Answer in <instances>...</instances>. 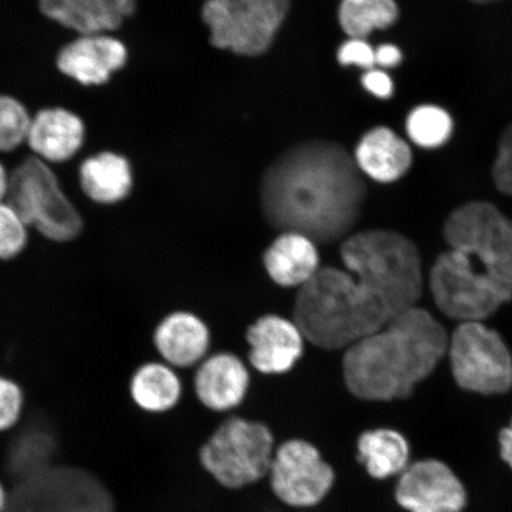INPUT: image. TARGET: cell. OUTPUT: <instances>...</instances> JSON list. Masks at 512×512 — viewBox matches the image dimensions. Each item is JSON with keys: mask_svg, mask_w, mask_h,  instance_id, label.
Returning <instances> with one entry per match:
<instances>
[{"mask_svg": "<svg viewBox=\"0 0 512 512\" xmlns=\"http://www.w3.org/2000/svg\"><path fill=\"white\" fill-rule=\"evenodd\" d=\"M366 184L342 145L313 140L281 153L261 183V203L273 226L317 241L343 238L361 214Z\"/></svg>", "mask_w": 512, "mask_h": 512, "instance_id": "6da1fadb", "label": "cell"}, {"mask_svg": "<svg viewBox=\"0 0 512 512\" xmlns=\"http://www.w3.org/2000/svg\"><path fill=\"white\" fill-rule=\"evenodd\" d=\"M450 251L431 272L435 303L448 317L478 322L512 298V222L488 202L454 210L445 224Z\"/></svg>", "mask_w": 512, "mask_h": 512, "instance_id": "7a4b0ae2", "label": "cell"}, {"mask_svg": "<svg viewBox=\"0 0 512 512\" xmlns=\"http://www.w3.org/2000/svg\"><path fill=\"white\" fill-rule=\"evenodd\" d=\"M446 349L447 337L437 320L412 307L345 350V386L361 400L407 398L437 367Z\"/></svg>", "mask_w": 512, "mask_h": 512, "instance_id": "3957f363", "label": "cell"}, {"mask_svg": "<svg viewBox=\"0 0 512 512\" xmlns=\"http://www.w3.org/2000/svg\"><path fill=\"white\" fill-rule=\"evenodd\" d=\"M393 317L349 271L322 267L299 288L294 322L306 342L324 350H347L379 331Z\"/></svg>", "mask_w": 512, "mask_h": 512, "instance_id": "277c9868", "label": "cell"}, {"mask_svg": "<svg viewBox=\"0 0 512 512\" xmlns=\"http://www.w3.org/2000/svg\"><path fill=\"white\" fill-rule=\"evenodd\" d=\"M341 259L393 319L415 307L422 290L421 262L405 236L379 229L356 233L343 241Z\"/></svg>", "mask_w": 512, "mask_h": 512, "instance_id": "5b68a950", "label": "cell"}, {"mask_svg": "<svg viewBox=\"0 0 512 512\" xmlns=\"http://www.w3.org/2000/svg\"><path fill=\"white\" fill-rule=\"evenodd\" d=\"M8 202L31 230L54 243L79 239L85 222L53 166L28 157L11 172Z\"/></svg>", "mask_w": 512, "mask_h": 512, "instance_id": "8992f818", "label": "cell"}, {"mask_svg": "<svg viewBox=\"0 0 512 512\" xmlns=\"http://www.w3.org/2000/svg\"><path fill=\"white\" fill-rule=\"evenodd\" d=\"M275 448L270 427L234 416L222 422L202 446L200 462L217 483L239 490L267 477Z\"/></svg>", "mask_w": 512, "mask_h": 512, "instance_id": "52a82bcc", "label": "cell"}, {"mask_svg": "<svg viewBox=\"0 0 512 512\" xmlns=\"http://www.w3.org/2000/svg\"><path fill=\"white\" fill-rule=\"evenodd\" d=\"M5 512H117L110 489L78 466L53 465L18 480Z\"/></svg>", "mask_w": 512, "mask_h": 512, "instance_id": "ba28073f", "label": "cell"}, {"mask_svg": "<svg viewBox=\"0 0 512 512\" xmlns=\"http://www.w3.org/2000/svg\"><path fill=\"white\" fill-rule=\"evenodd\" d=\"M290 0H207L202 18L216 48L256 56L270 48Z\"/></svg>", "mask_w": 512, "mask_h": 512, "instance_id": "9c48e42d", "label": "cell"}, {"mask_svg": "<svg viewBox=\"0 0 512 512\" xmlns=\"http://www.w3.org/2000/svg\"><path fill=\"white\" fill-rule=\"evenodd\" d=\"M454 379L470 392L492 395L512 387V358L496 331L479 322H465L450 345Z\"/></svg>", "mask_w": 512, "mask_h": 512, "instance_id": "30bf717a", "label": "cell"}, {"mask_svg": "<svg viewBox=\"0 0 512 512\" xmlns=\"http://www.w3.org/2000/svg\"><path fill=\"white\" fill-rule=\"evenodd\" d=\"M267 477L279 501L300 509L322 503L336 480L318 448L303 439H290L275 448Z\"/></svg>", "mask_w": 512, "mask_h": 512, "instance_id": "8fae6325", "label": "cell"}, {"mask_svg": "<svg viewBox=\"0 0 512 512\" xmlns=\"http://www.w3.org/2000/svg\"><path fill=\"white\" fill-rule=\"evenodd\" d=\"M396 504L406 512H464L469 492L458 473L443 460H412L396 478Z\"/></svg>", "mask_w": 512, "mask_h": 512, "instance_id": "7c38bea8", "label": "cell"}, {"mask_svg": "<svg viewBox=\"0 0 512 512\" xmlns=\"http://www.w3.org/2000/svg\"><path fill=\"white\" fill-rule=\"evenodd\" d=\"M128 51L110 32L76 35L56 56V67L83 87H100L125 67Z\"/></svg>", "mask_w": 512, "mask_h": 512, "instance_id": "4fadbf2b", "label": "cell"}, {"mask_svg": "<svg viewBox=\"0 0 512 512\" xmlns=\"http://www.w3.org/2000/svg\"><path fill=\"white\" fill-rule=\"evenodd\" d=\"M249 363L264 375H283L304 355L306 338L294 320L279 315L256 319L247 330Z\"/></svg>", "mask_w": 512, "mask_h": 512, "instance_id": "5bb4252c", "label": "cell"}, {"mask_svg": "<svg viewBox=\"0 0 512 512\" xmlns=\"http://www.w3.org/2000/svg\"><path fill=\"white\" fill-rule=\"evenodd\" d=\"M86 137V124L78 113L51 106L32 114L27 145L32 157L53 166L78 155Z\"/></svg>", "mask_w": 512, "mask_h": 512, "instance_id": "9a60e30c", "label": "cell"}, {"mask_svg": "<svg viewBox=\"0 0 512 512\" xmlns=\"http://www.w3.org/2000/svg\"><path fill=\"white\" fill-rule=\"evenodd\" d=\"M42 15L75 35L113 34L136 11L137 0H38Z\"/></svg>", "mask_w": 512, "mask_h": 512, "instance_id": "2e32d148", "label": "cell"}, {"mask_svg": "<svg viewBox=\"0 0 512 512\" xmlns=\"http://www.w3.org/2000/svg\"><path fill=\"white\" fill-rule=\"evenodd\" d=\"M195 392L204 406L215 412H228L245 401L251 374L240 357L219 352L200 363L195 374Z\"/></svg>", "mask_w": 512, "mask_h": 512, "instance_id": "e0dca14e", "label": "cell"}, {"mask_svg": "<svg viewBox=\"0 0 512 512\" xmlns=\"http://www.w3.org/2000/svg\"><path fill=\"white\" fill-rule=\"evenodd\" d=\"M153 344L172 368H189L201 363L210 348V331L203 320L188 311L164 317L153 332Z\"/></svg>", "mask_w": 512, "mask_h": 512, "instance_id": "ac0fdd59", "label": "cell"}, {"mask_svg": "<svg viewBox=\"0 0 512 512\" xmlns=\"http://www.w3.org/2000/svg\"><path fill=\"white\" fill-rule=\"evenodd\" d=\"M262 259L270 278L285 288H302L322 268L316 241L294 230L278 235Z\"/></svg>", "mask_w": 512, "mask_h": 512, "instance_id": "d6986e66", "label": "cell"}, {"mask_svg": "<svg viewBox=\"0 0 512 512\" xmlns=\"http://www.w3.org/2000/svg\"><path fill=\"white\" fill-rule=\"evenodd\" d=\"M78 178L82 194L102 207L124 202L134 183L130 162L114 151H100L87 157L79 166Z\"/></svg>", "mask_w": 512, "mask_h": 512, "instance_id": "ffe728a7", "label": "cell"}, {"mask_svg": "<svg viewBox=\"0 0 512 512\" xmlns=\"http://www.w3.org/2000/svg\"><path fill=\"white\" fill-rule=\"evenodd\" d=\"M362 175L379 183H393L407 174L413 163L411 147L388 127H376L358 143L354 155Z\"/></svg>", "mask_w": 512, "mask_h": 512, "instance_id": "44dd1931", "label": "cell"}, {"mask_svg": "<svg viewBox=\"0 0 512 512\" xmlns=\"http://www.w3.org/2000/svg\"><path fill=\"white\" fill-rule=\"evenodd\" d=\"M356 447L358 462L376 480L396 479L412 463L409 441L393 428L380 427L363 432Z\"/></svg>", "mask_w": 512, "mask_h": 512, "instance_id": "7402d4cb", "label": "cell"}, {"mask_svg": "<svg viewBox=\"0 0 512 512\" xmlns=\"http://www.w3.org/2000/svg\"><path fill=\"white\" fill-rule=\"evenodd\" d=\"M131 399L142 411L162 414L181 400L183 387L174 368L165 362H146L133 371L128 384Z\"/></svg>", "mask_w": 512, "mask_h": 512, "instance_id": "603a6c76", "label": "cell"}, {"mask_svg": "<svg viewBox=\"0 0 512 512\" xmlns=\"http://www.w3.org/2000/svg\"><path fill=\"white\" fill-rule=\"evenodd\" d=\"M57 440L47 428H25L12 439L5 457V469L14 483L55 465Z\"/></svg>", "mask_w": 512, "mask_h": 512, "instance_id": "cb8c5ba5", "label": "cell"}, {"mask_svg": "<svg viewBox=\"0 0 512 512\" xmlns=\"http://www.w3.org/2000/svg\"><path fill=\"white\" fill-rule=\"evenodd\" d=\"M399 17L395 0H343L339 23L350 38H364L375 30L387 29Z\"/></svg>", "mask_w": 512, "mask_h": 512, "instance_id": "d4e9b609", "label": "cell"}, {"mask_svg": "<svg viewBox=\"0 0 512 512\" xmlns=\"http://www.w3.org/2000/svg\"><path fill=\"white\" fill-rule=\"evenodd\" d=\"M453 119L443 107L421 105L408 114L406 132L409 139L422 149H438L453 133Z\"/></svg>", "mask_w": 512, "mask_h": 512, "instance_id": "484cf974", "label": "cell"}, {"mask_svg": "<svg viewBox=\"0 0 512 512\" xmlns=\"http://www.w3.org/2000/svg\"><path fill=\"white\" fill-rule=\"evenodd\" d=\"M32 114L14 95L0 93V153L27 145Z\"/></svg>", "mask_w": 512, "mask_h": 512, "instance_id": "4316f807", "label": "cell"}, {"mask_svg": "<svg viewBox=\"0 0 512 512\" xmlns=\"http://www.w3.org/2000/svg\"><path fill=\"white\" fill-rule=\"evenodd\" d=\"M30 228L8 201L0 202V261H12L28 248Z\"/></svg>", "mask_w": 512, "mask_h": 512, "instance_id": "83f0119b", "label": "cell"}, {"mask_svg": "<svg viewBox=\"0 0 512 512\" xmlns=\"http://www.w3.org/2000/svg\"><path fill=\"white\" fill-rule=\"evenodd\" d=\"M25 407L24 389L12 377L0 374V433L14 430Z\"/></svg>", "mask_w": 512, "mask_h": 512, "instance_id": "f1b7e54d", "label": "cell"}, {"mask_svg": "<svg viewBox=\"0 0 512 512\" xmlns=\"http://www.w3.org/2000/svg\"><path fill=\"white\" fill-rule=\"evenodd\" d=\"M492 176L497 189L512 196V123L505 128L499 139Z\"/></svg>", "mask_w": 512, "mask_h": 512, "instance_id": "f546056e", "label": "cell"}, {"mask_svg": "<svg viewBox=\"0 0 512 512\" xmlns=\"http://www.w3.org/2000/svg\"><path fill=\"white\" fill-rule=\"evenodd\" d=\"M337 59L343 66L373 69L376 66L375 49L363 38H350L338 50Z\"/></svg>", "mask_w": 512, "mask_h": 512, "instance_id": "4dcf8cb0", "label": "cell"}, {"mask_svg": "<svg viewBox=\"0 0 512 512\" xmlns=\"http://www.w3.org/2000/svg\"><path fill=\"white\" fill-rule=\"evenodd\" d=\"M362 85L379 99H389L394 93V82L382 69H369L364 73Z\"/></svg>", "mask_w": 512, "mask_h": 512, "instance_id": "1f68e13d", "label": "cell"}, {"mask_svg": "<svg viewBox=\"0 0 512 512\" xmlns=\"http://www.w3.org/2000/svg\"><path fill=\"white\" fill-rule=\"evenodd\" d=\"M402 61L401 50L394 44H382L375 49V62L382 68H394Z\"/></svg>", "mask_w": 512, "mask_h": 512, "instance_id": "d6a6232c", "label": "cell"}, {"mask_svg": "<svg viewBox=\"0 0 512 512\" xmlns=\"http://www.w3.org/2000/svg\"><path fill=\"white\" fill-rule=\"evenodd\" d=\"M498 448L503 463L512 471V419L498 435Z\"/></svg>", "mask_w": 512, "mask_h": 512, "instance_id": "836d02e7", "label": "cell"}, {"mask_svg": "<svg viewBox=\"0 0 512 512\" xmlns=\"http://www.w3.org/2000/svg\"><path fill=\"white\" fill-rule=\"evenodd\" d=\"M10 182L11 172L0 162V202L8 201Z\"/></svg>", "mask_w": 512, "mask_h": 512, "instance_id": "e575fe53", "label": "cell"}, {"mask_svg": "<svg viewBox=\"0 0 512 512\" xmlns=\"http://www.w3.org/2000/svg\"><path fill=\"white\" fill-rule=\"evenodd\" d=\"M9 491H6L2 482H0V512H5L8 507Z\"/></svg>", "mask_w": 512, "mask_h": 512, "instance_id": "d590c367", "label": "cell"}, {"mask_svg": "<svg viewBox=\"0 0 512 512\" xmlns=\"http://www.w3.org/2000/svg\"><path fill=\"white\" fill-rule=\"evenodd\" d=\"M471 2L476 3V4H488V3L498 2V0H471Z\"/></svg>", "mask_w": 512, "mask_h": 512, "instance_id": "8d00e7d4", "label": "cell"}]
</instances>
